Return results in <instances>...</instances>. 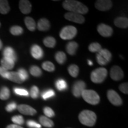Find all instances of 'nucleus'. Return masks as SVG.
<instances>
[{
	"mask_svg": "<svg viewBox=\"0 0 128 128\" xmlns=\"http://www.w3.org/2000/svg\"><path fill=\"white\" fill-rule=\"evenodd\" d=\"M55 96V93L52 89H48L44 91L41 94L42 97L44 100H47L48 98H50L51 97H54Z\"/></svg>",
	"mask_w": 128,
	"mask_h": 128,
	"instance_id": "nucleus-31",
	"label": "nucleus"
},
{
	"mask_svg": "<svg viewBox=\"0 0 128 128\" xmlns=\"http://www.w3.org/2000/svg\"><path fill=\"white\" fill-rule=\"evenodd\" d=\"M6 128H23V127H22L21 126H18L17 125V124H10L7 126Z\"/></svg>",
	"mask_w": 128,
	"mask_h": 128,
	"instance_id": "nucleus-44",
	"label": "nucleus"
},
{
	"mask_svg": "<svg viewBox=\"0 0 128 128\" xmlns=\"http://www.w3.org/2000/svg\"><path fill=\"white\" fill-rule=\"evenodd\" d=\"M19 76L21 78V80H22V81H24L28 79V72H27L24 68H20L17 71Z\"/></svg>",
	"mask_w": 128,
	"mask_h": 128,
	"instance_id": "nucleus-35",
	"label": "nucleus"
},
{
	"mask_svg": "<svg viewBox=\"0 0 128 128\" xmlns=\"http://www.w3.org/2000/svg\"><path fill=\"white\" fill-rule=\"evenodd\" d=\"M86 84L84 81H77L73 85L72 94L76 97H80L82 94L83 91L86 90Z\"/></svg>",
	"mask_w": 128,
	"mask_h": 128,
	"instance_id": "nucleus-7",
	"label": "nucleus"
},
{
	"mask_svg": "<svg viewBox=\"0 0 128 128\" xmlns=\"http://www.w3.org/2000/svg\"><path fill=\"white\" fill-rule=\"evenodd\" d=\"M14 64L15 62L12 60H8V59L5 58H3L2 60H1V66L3 67V68L8 70H10L14 68Z\"/></svg>",
	"mask_w": 128,
	"mask_h": 128,
	"instance_id": "nucleus-20",
	"label": "nucleus"
},
{
	"mask_svg": "<svg viewBox=\"0 0 128 128\" xmlns=\"http://www.w3.org/2000/svg\"><path fill=\"white\" fill-rule=\"evenodd\" d=\"M128 83L127 82H124L123 83V84H120L119 86V90L123 92V93L128 94Z\"/></svg>",
	"mask_w": 128,
	"mask_h": 128,
	"instance_id": "nucleus-42",
	"label": "nucleus"
},
{
	"mask_svg": "<svg viewBox=\"0 0 128 128\" xmlns=\"http://www.w3.org/2000/svg\"><path fill=\"white\" fill-rule=\"evenodd\" d=\"M7 79L13 81L14 82L18 83V84L23 82L22 80H21L20 76H19L17 72H8Z\"/></svg>",
	"mask_w": 128,
	"mask_h": 128,
	"instance_id": "nucleus-22",
	"label": "nucleus"
},
{
	"mask_svg": "<svg viewBox=\"0 0 128 128\" xmlns=\"http://www.w3.org/2000/svg\"><path fill=\"white\" fill-rule=\"evenodd\" d=\"M12 120L14 124L18 126L22 125L24 122V120L23 116H20V115L13 116L12 118Z\"/></svg>",
	"mask_w": 128,
	"mask_h": 128,
	"instance_id": "nucleus-36",
	"label": "nucleus"
},
{
	"mask_svg": "<svg viewBox=\"0 0 128 128\" xmlns=\"http://www.w3.org/2000/svg\"><path fill=\"white\" fill-rule=\"evenodd\" d=\"M65 18L69 21L74 22L78 24H82L84 23L85 18L82 15L75 13V12H66L64 16Z\"/></svg>",
	"mask_w": 128,
	"mask_h": 128,
	"instance_id": "nucleus-9",
	"label": "nucleus"
},
{
	"mask_svg": "<svg viewBox=\"0 0 128 128\" xmlns=\"http://www.w3.org/2000/svg\"><path fill=\"white\" fill-rule=\"evenodd\" d=\"M111 52L106 49H101L96 56L97 61L100 65H106L112 60Z\"/></svg>",
	"mask_w": 128,
	"mask_h": 128,
	"instance_id": "nucleus-5",
	"label": "nucleus"
},
{
	"mask_svg": "<svg viewBox=\"0 0 128 128\" xmlns=\"http://www.w3.org/2000/svg\"><path fill=\"white\" fill-rule=\"evenodd\" d=\"M68 72L72 77L76 78L78 76L79 74V68L75 64H72L68 67Z\"/></svg>",
	"mask_w": 128,
	"mask_h": 128,
	"instance_id": "nucleus-26",
	"label": "nucleus"
},
{
	"mask_svg": "<svg viewBox=\"0 0 128 128\" xmlns=\"http://www.w3.org/2000/svg\"><path fill=\"white\" fill-rule=\"evenodd\" d=\"M44 113L47 118H52L55 116V112H54L52 108L49 107H45L44 108Z\"/></svg>",
	"mask_w": 128,
	"mask_h": 128,
	"instance_id": "nucleus-39",
	"label": "nucleus"
},
{
	"mask_svg": "<svg viewBox=\"0 0 128 128\" xmlns=\"http://www.w3.org/2000/svg\"><path fill=\"white\" fill-rule=\"evenodd\" d=\"M112 1L110 0H98L96 2L95 7L96 8L102 12L109 10L112 8Z\"/></svg>",
	"mask_w": 128,
	"mask_h": 128,
	"instance_id": "nucleus-11",
	"label": "nucleus"
},
{
	"mask_svg": "<svg viewBox=\"0 0 128 128\" xmlns=\"http://www.w3.org/2000/svg\"><path fill=\"white\" fill-rule=\"evenodd\" d=\"M44 44L46 47L53 48L55 46L56 40L54 38L51 36H49L46 38L44 40Z\"/></svg>",
	"mask_w": 128,
	"mask_h": 128,
	"instance_id": "nucleus-29",
	"label": "nucleus"
},
{
	"mask_svg": "<svg viewBox=\"0 0 128 128\" xmlns=\"http://www.w3.org/2000/svg\"><path fill=\"white\" fill-rule=\"evenodd\" d=\"M38 28L40 31H48L50 28V23L48 19H40L38 23Z\"/></svg>",
	"mask_w": 128,
	"mask_h": 128,
	"instance_id": "nucleus-18",
	"label": "nucleus"
},
{
	"mask_svg": "<svg viewBox=\"0 0 128 128\" xmlns=\"http://www.w3.org/2000/svg\"><path fill=\"white\" fill-rule=\"evenodd\" d=\"M3 56L5 58L8 59V60H10L16 62V60H17V55H16V53L15 51L12 48L9 47H6L4 49V51H3Z\"/></svg>",
	"mask_w": 128,
	"mask_h": 128,
	"instance_id": "nucleus-16",
	"label": "nucleus"
},
{
	"mask_svg": "<svg viewBox=\"0 0 128 128\" xmlns=\"http://www.w3.org/2000/svg\"><path fill=\"white\" fill-rule=\"evenodd\" d=\"M27 125L30 128H41V125L34 120H29L27 122Z\"/></svg>",
	"mask_w": 128,
	"mask_h": 128,
	"instance_id": "nucleus-40",
	"label": "nucleus"
},
{
	"mask_svg": "<svg viewBox=\"0 0 128 128\" xmlns=\"http://www.w3.org/2000/svg\"><path fill=\"white\" fill-rule=\"evenodd\" d=\"M42 68L44 70L48 72H53L55 70V67L52 62L49 61H46L42 64Z\"/></svg>",
	"mask_w": 128,
	"mask_h": 128,
	"instance_id": "nucleus-33",
	"label": "nucleus"
},
{
	"mask_svg": "<svg viewBox=\"0 0 128 128\" xmlns=\"http://www.w3.org/2000/svg\"><path fill=\"white\" fill-rule=\"evenodd\" d=\"M30 72L31 74V75L34 76H36V77H39L42 74L40 68L38 66H35V65H33V66L30 67Z\"/></svg>",
	"mask_w": 128,
	"mask_h": 128,
	"instance_id": "nucleus-30",
	"label": "nucleus"
},
{
	"mask_svg": "<svg viewBox=\"0 0 128 128\" xmlns=\"http://www.w3.org/2000/svg\"><path fill=\"white\" fill-rule=\"evenodd\" d=\"M108 76V71L104 68H98L94 70L91 74V80L96 84L102 83Z\"/></svg>",
	"mask_w": 128,
	"mask_h": 128,
	"instance_id": "nucleus-4",
	"label": "nucleus"
},
{
	"mask_svg": "<svg viewBox=\"0 0 128 128\" xmlns=\"http://www.w3.org/2000/svg\"><path fill=\"white\" fill-rule=\"evenodd\" d=\"M8 74V71L7 70L2 66H0V76H2L3 78H7Z\"/></svg>",
	"mask_w": 128,
	"mask_h": 128,
	"instance_id": "nucleus-43",
	"label": "nucleus"
},
{
	"mask_svg": "<svg viewBox=\"0 0 128 128\" xmlns=\"http://www.w3.org/2000/svg\"><path fill=\"white\" fill-rule=\"evenodd\" d=\"M110 76L114 81H119L124 78V74L119 66H113L110 70Z\"/></svg>",
	"mask_w": 128,
	"mask_h": 128,
	"instance_id": "nucleus-10",
	"label": "nucleus"
},
{
	"mask_svg": "<svg viewBox=\"0 0 128 128\" xmlns=\"http://www.w3.org/2000/svg\"><path fill=\"white\" fill-rule=\"evenodd\" d=\"M78 48V44L76 42H70L67 44L66 49V52L70 55H74L76 54Z\"/></svg>",
	"mask_w": 128,
	"mask_h": 128,
	"instance_id": "nucleus-19",
	"label": "nucleus"
},
{
	"mask_svg": "<svg viewBox=\"0 0 128 128\" xmlns=\"http://www.w3.org/2000/svg\"><path fill=\"white\" fill-rule=\"evenodd\" d=\"M88 64L89 65H90V66H92V65H93V63H92V60H88Z\"/></svg>",
	"mask_w": 128,
	"mask_h": 128,
	"instance_id": "nucleus-45",
	"label": "nucleus"
},
{
	"mask_svg": "<svg viewBox=\"0 0 128 128\" xmlns=\"http://www.w3.org/2000/svg\"><path fill=\"white\" fill-rule=\"evenodd\" d=\"M64 8L70 12H75L81 15L87 14L88 8L82 3L74 0H66L62 3Z\"/></svg>",
	"mask_w": 128,
	"mask_h": 128,
	"instance_id": "nucleus-1",
	"label": "nucleus"
},
{
	"mask_svg": "<svg viewBox=\"0 0 128 128\" xmlns=\"http://www.w3.org/2000/svg\"><path fill=\"white\" fill-rule=\"evenodd\" d=\"M80 122L84 125L93 126L97 120V116L94 112L91 110H83L80 113L78 116Z\"/></svg>",
	"mask_w": 128,
	"mask_h": 128,
	"instance_id": "nucleus-2",
	"label": "nucleus"
},
{
	"mask_svg": "<svg viewBox=\"0 0 128 128\" xmlns=\"http://www.w3.org/2000/svg\"><path fill=\"white\" fill-rule=\"evenodd\" d=\"M108 100L114 106H120L122 104V100L121 97L113 90H109L108 92Z\"/></svg>",
	"mask_w": 128,
	"mask_h": 128,
	"instance_id": "nucleus-8",
	"label": "nucleus"
},
{
	"mask_svg": "<svg viewBox=\"0 0 128 128\" xmlns=\"http://www.w3.org/2000/svg\"><path fill=\"white\" fill-rule=\"evenodd\" d=\"M39 94V90L36 86H33L30 89V96L33 98H37Z\"/></svg>",
	"mask_w": 128,
	"mask_h": 128,
	"instance_id": "nucleus-38",
	"label": "nucleus"
},
{
	"mask_svg": "<svg viewBox=\"0 0 128 128\" xmlns=\"http://www.w3.org/2000/svg\"><path fill=\"white\" fill-rule=\"evenodd\" d=\"M77 33V29L72 26H66L61 30L60 36L64 40H71L75 38Z\"/></svg>",
	"mask_w": 128,
	"mask_h": 128,
	"instance_id": "nucleus-6",
	"label": "nucleus"
},
{
	"mask_svg": "<svg viewBox=\"0 0 128 128\" xmlns=\"http://www.w3.org/2000/svg\"><path fill=\"white\" fill-rule=\"evenodd\" d=\"M39 122L42 125L46 128H52L54 126V124L52 120L44 116H42L39 118Z\"/></svg>",
	"mask_w": 128,
	"mask_h": 128,
	"instance_id": "nucleus-23",
	"label": "nucleus"
},
{
	"mask_svg": "<svg viewBox=\"0 0 128 128\" xmlns=\"http://www.w3.org/2000/svg\"><path fill=\"white\" fill-rule=\"evenodd\" d=\"M24 23L27 28L30 31L33 32L36 29V23L34 19L30 17H26L24 19Z\"/></svg>",
	"mask_w": 128,
	"mask_h": 128,
	"instance_id": "nucleus-21",
	"label": "nucleus"
},
{
	"mask_svg": "<svg viewBox=\"0 0 128 128\" xmlns=\"http://www.w3.org/2000/svg\"><path fill=\"white\" fill-rule=\"evenodd\" d=\"M97 31L101 36L103 37H110L113 34V28L105 24H100L97 27Z\"/></svg>",
	"mask_w": 128,
	"mask_h": 128,
	"instance_id": "nucleus-12",
	"label": "nucleus"
},
{
	"mask_svg": "<svg viewBox=\"0 0 128 128\" xmlns=\"http://www.w3.org/2000/svg\"><path fill=\"white\" fill-rule=\"evenodd\" d=\"M17 108V104L15 102H12V103L8 104L6 108V110L8 112H12Z\"/></svg>",
	"mask_w": 128,
	"mask_h": 128,
	"instance_id": "nucleus-41",
	"label": "nucleus"
},
{
	"mask_svg": "<svg viewBox=\"0 0 128 128\" xmlns=\"http://www.w3.org/2000/svg\"><path fill=\"white\" fill-rule=\"evenodd\" d=\"M88 49L92 52H98L102 49V46L98 43H92L89 45Z\"/></svg>",
	"mask_w": 128,
	"mask_h": 128,
	"instance_id": "nucleus-34",
	"label": "nucleus"
},
{
	"mask_svg": "<svg viewBox=\"0 0 128 128\" xmlns=\"http://www.w3.org/2000/svg\"><path fill=\"white\" fill-rule=\"evenodd\" d=\"M17 109H18L19 112L25 115L33 116L37 113L36 110L34 108H32L30 106L26 104H20L18 106Z\"/></svg>",
	"mask_w": 128,
	"mask_h": 128,
	"instance_id": "nucleus-13",
	"label": "nucleus"
},
{
	"mask_svg": "<svg viewBox=\"0 0 128 128\" xmlns=\"http://www.w3.org/2000/svg\"><path fill=\"white\" fill-rule=\"evenodd\" d=\"M19 8L23 14H29L32 11V4L28 0H21L19 2Z\"/></svg>",
	"mask_w": 128,
	"mask_h": 128,
	"instance_id": "nucleus-15",
	"label": "nucleus"
},
{
	"mask_svg": "<svg viewBox=\"0 0 128 128\" xmlns=\"http://www.w3.org/2000/svg\"><path fill=\"white\" fill-rule=\"evenodd\" d=\"M55 86L56 88L59 91L62 92V91L65 90L67 89L68 87V85L65 80L62 79V78H60V79L57 80L55 82Z\"/></svg>",
	"mask_w": 128,
	"mask_h": 128,
	"instance_id": "nucleus-25",
	"label": "nucleus"
},
{
	"mask_svg": "<svg viewBox=\"0 0 128 128\" xmlns=\"http://www.w3.org/2000/svg\"><path fill=\"white\" fill-rule=\"evenodd\" d=\"M10 33L14 36H19L23 33V29L19 26H14L11 28Z\"/></svg>",
	"mask_w": 128,
	"mask_h": 128,
	"instance_id": "nucleus-32",
	"label": "nucleus"
},
{
	"mask_svg": "<svg viewBox=\"0 0 128 128\" xmlns=\"http://www.w3.org/2000/svg\"><path fill=\"white\" fill-rule=\"evenodd\" d=\"M55 60L58 64H63L66 61V56L65 53L60 51L55 54Z\"/></svg>",
	"mask_w": 128,
	"mask_h": 128,
	"instance_id": "nucleus-28",
	"label": "nucleus"
},
{
	"mask_svg": "<svg viewBox=\"0 0 128 128\" xmlns=\"http://www.w3.org/2000/svg\"><path fill=\"white\" fill-rule=\"evenodd\" d=\"M81 96L84 100L90 104L96 105L99 103L100 98L97 92L92 90L86 89L83 91Z\"/></svg>",
	"mask_w": 128,
	"mask_h": 128,
	"instance_id": "nucleus-3",
	"label": "nucleus"
},
{
	"mask_svg": "<svg viewBox=\"0 0 128 128\" xmlns=\"http://www.w3.org/2000/svg\"><path fill=\"white\" fill-rule=\"evenodd\" d=\"M2 42H1V40H0V50L2 49Z\"/></svg>",
	"mask_w": 128,
	"mask_h": 128,
	"instance_id": "nucleus-46",
	"label": "nucleus"
},
{
	"mask_svg": "<svg viewBox=\"0 0 128 128\" xmlns=\"http://www.w3.org/2000/svg\"><path fill=\"white\" fill-rule=\"evenodd\" d=\"M32 56L36 60H40L44 56V51L38 44H33L30 49Z\"/></svg>",
	"mask_w": 128,
	"mask_h": 128,
	"instance_id": "nucleus-14",
	"label": "nucleus"
},
{
	"mask_svg": "<svg viewBox=\"0 0 128 128\" xmlns=\"http://www.w3.org/2000/svg\"><path fill=\"white\" fill-rule=\"evenodd\" d=\"M10 7L8 2L6 0H0V13L6 14L10 12Z\"/></svg>",
	"mask_w": 128,
	"mask_h": 128,
	"instance_id": "nucleus-24",
	"label": "nucleus"
},
{
	"mask_svg": "<svg viewBox=\"0 0 128 128\" xmlns=\"http://www.w3.org/2000/svg\"><path fill=\"white\" fill-rule=\"evenodd\" d=\"M114 24L119 28H126L128 27V19L124 17H119L114 20Z\"/></svg>",
	"mask_w": 128,
	"mask_h": 128,
	"instance_id": "nucleus-17",
	"label": "nucleus"
},
{
	"mask_svg": "<svg viewBox=\"0 0 128 128\" xmlns=\"http://www.w3.org/2000/svg\"><path fill=\"white\" fill-rule=\"evenodd\" d=\"M0 26H1V23H0Z\"/></svg>",
	"mask_w": 128,
	"mask_h": 128,
	"instance_id": "nucleus-47",
	"label": "nucleus"
},
{
	"mask_svg": "<svg viewBox=\"0 0 128 128\" xmlns=\"http://www.w3.org/2000/svg\"><path fill=\"white\" fill-rule=\"evenodd\" d=\"M14 92L17 95L21 96H28L29 93L24 88H20L15 87L14 88Z\"/></svg>",
	"mask_w": 128,
	"mask_h": 128,
	"instance_id": "nucleus-37",
	"label": "nucleus"
},
{
	"mask_svg": "<svg viewBox=\"0 0 128 128\" xmlns=\"http://www.w3.org/2000/svg\"><path fill=\"white\" fill-rule=\"evenodd\" d=\"M10 96V92L8 88L3 87L0 90V99L2 100H6L9 98Z\"/></svg>",
	"mask_w": 128,
	"mask_h": 128,
	"instance_id": "nucleus-27",
	"label": "nucleus"
}]
</instances>
